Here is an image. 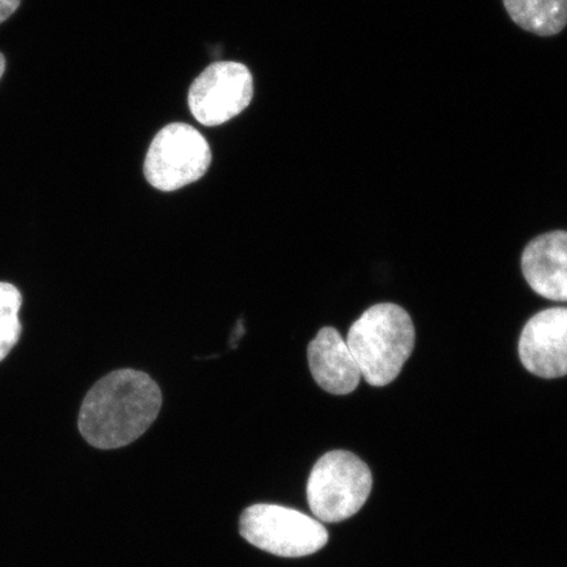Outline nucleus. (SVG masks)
<instances>
[{
    "label": "nucleus",
    "mask_w": 567,
    "mask_h": 567,
    "mask_svg": "<svg viewBox=\"0 0 567 567\" xmlns=\"http://www.w3.org/2000/svg\"><path fill=\"white\" fill-rule=\"evenodd\" d=\"M161 389L144 372L106 374L84 396L78 427L97 450H116L137 441L159 414Z\"/></svg>",
    "instance_id": "nucleus-1"
},
{
    "label": "nucleus",
    "mask_w": 567,
    "mask_h": 567,
    "mask_svg": "<svg viewBox=\"0 0 567 567\" xmlns=\"http://www.w3.org/2000/svg\"><path fill=\"white\" fill-rule=\"evenodd\" d=\"M372 386H385L399 378L415 346V328L408 311L395 303H379L364 311L346 340Z\"/></svg>",
    "instance_id": "nucleus-2"
},
{
    "label": "nucleus",
    "mask_w": 567,
    "mask_h": 567,
    "mask_svg": "<svg viewBox=\"0 0 567 567\" xmlns=\"http://www.w3.org/2000/svg\"><path fill=\"white\" fill-rule=\"evenodd\" d=\"M372 484L370 467L353 453H326L317 461L308 481L311 513L324 523L349 519L365 505Z\"/></svg>",
    "instance_id": "nucleus-3"
},
{
    "label": "nucleus",
    "mask_w": 567,
    "mask_h": 567,
    "mask_svg": "<svg viewBox=\"0 0 567 567\" xmlns=\"http://www.w3.org/2000/svg\"><path fill=\"white\" fill-rule=\"evenodd\" d=\"M239 530L254 547L287 558L313 555L329 542L328 530L313 517L268 503L246 508Z\"/></svg>",
    "instance_id": "nucleus-4"
},
{
    "label": "nucleus",
    "mask_w": 567,
    "mask_h": 567,
    "mask_svg": "<svg viewBox=\"0 0 567 567\" xmlns=\"http://www.w3.org/2000/svg\"><path fill=\"white\" fill-rule=\"evenodd\" d=\"M212 163V151L203 134L188 124H169L148 147L144 172L148 183L173 193L200 181Z\"/></svg>",
    "instance_id": "nucleus-5"
},
{
    "label": "nucleus",
    "mask_w": 567,
    "mask_h": 567,
    "mask_svg": "<svg viewBox=\"0 0 567 567\" xmlns=\"http://www.w3.org/2000/svg\"><path fill=\"white\" fill-rule=\"evenodd\" d=\"M254 80L238 62H217L205 69L189 89L188 104L194 117L205 126H217L250 105Z\"/></svg>",
    "instance_id": "nucleus-6"
},
{
    "label": "nucleus",
    "mask_w": 567,
    "mask_h": 567,
    "mask_svg": "<svg viewBox=\"0 0 567 567\" xmlns=\"http://www.w3.org/2000/svg\"><path fill=\"white\" fill-rule=\"evenodd\" d=\"M519 357L538 378L567 375V308L543 310L529 319L522 331Z\"/></svg>",
    "instance_id": "nucleus-7"
},
{
    "label": "nucleus",
    "mask_w": 567,
    "mask_h": 567,
    "mask_svg": "<svg viewBox=\"0 0 567 567\" xmlns=\"http://www.w3.org/2000/svg\"><path fill=\"white\" fill-rule=\"evenodd\" d=\"M524 278L545 299L567 302V231L530 240L522 257Z\"/></svg>",
    "instance_id": "nucleus-8"
},
{
    "label": "nucleus",
    "mask_w": 567,
    "mask_h": 567,
    "mask_svg": "<svg viewBox=\"0 0 567 567\" xmlns=\"http://www.w3.org/2000/svg\"><path fill=\"white\" fill-rule=\"evenodd\" d=\"M310 372L324 392L346 395L358 388L360 368L350 347L334 328H323L308 347Z\"/></svg>",
    "instance_id": "nucleus-9"
},
{
    "label": "nucleus",
    "mask_w": 567,
    "mask_h": 567,
    "mask_svg": "<svg viewBox=\"0 0 567 567\" xmlns=\"http://www.w3.org/2000/svg\"><path fill=\"white\" fill-rule=\"evenodd\" d=\"M509 18L527 32L549 38L567 25V0H503Z\"/></svg>",
    "instance_id": "nucleus-10"
},
{
    "label": "nucleus",
    "mask_w": 567,
    "mask_h": 567,
    "mask_svg": "<svg viewBox=\"0 0 567 567\" xmlns=\"http://www.w3.org/2000/svg\"><path fill=\"white\" fill-rule=\"evenodd\" d=\"M21 303H23V297L16 286L10 282H0V361H3L19 342Z\"/></svg>",
    "instance_id": "nucleus-11"
},
{
    "label": "nucleus",
    "mask_w": 567,
    "mask_h": 567,
    "mask_svg": "<svg viewBox=\"0 0 567 567\" xmlns=\"http://www.w3.org/2000/svg\"><path fill=\"white\" fill-rule=\"evenodd\" d=\"M21 0H0V24L13 16L19 9Z\"/></svg>",
    "instance_id": "nucleus-12"
},
{
    "label": "nucleus",
    "mask_w": 567,
    "mask_h": 567,
    "mask_svg": "<svg viewBox=\"0 0 567 567\" xmlns=\"http://www.w3.org/2000/svg\"><path fill=\"white\" fill-rule=\"evenodd\" d=\"M4 70H6L4 55L2 53H0V78L3 76Z\"/></svg>",
    "instance_id": "nucleus-13"
}]
</instances>
